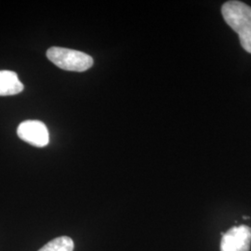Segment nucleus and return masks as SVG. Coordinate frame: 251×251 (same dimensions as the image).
I'll use <instances>...</instances> for the list:
<instances>
[{
    "instance_id": "1",
    "label": "nucleus",
    "mask_w": 251,
    "mask_h": 251,
    "mask_svg": "<svg viewBox=\"0 0 251 251\" xmlns=\"http://www.w3.org/2000/svg\"><path fill=\"white\" fill-rule=\"evenodd\" d=\"M222 14L238 34L243 49L251 53V7L241 1H227L222 7Z\"/></svg>"
},
{
    "instance_id": "2",
    "label": "nucleus",
    "mask_w": 251,
    "mask_h": 251,
    "mask_svg": "<svg viewBox=\"0 0 251 251\" xmlns=\"http://www.w3.org/2000/svg\"><path fill=\"white\" fill-rule=\"evenodd\" d=\"M47 57L56 66L66 71L84 72L93 65L90 55L66 48L52 47L48 50Z\"/></svg>"
},
{
    "instance_id": "3",
    "label": "nucleus",
    "mask_w": 251,
    "mask_h": 251,
    "mask_svg": "<svg viewBox=\"0 0 251 251\" xmlns=\"http://www.w3.org/2000/svg\"><path fill=\"white\" fill-rule=\"evenodd\" d=\"M21 140L36 147H45L50 143V133L45 124L38 120H26L17 128Z\"/></svg>"
},
{
    "instance_id": "4",
    "label": "nucleus",
    "mask_w": 251,
    "mask_h": 251,
    "mask_svg": "<svg viewBox=\"0 0 251 251\" xmlns=\"http://www.w3.org/2000/svg\"><path fill=\"white\" fill-rule=\"evenodd\" d=\"M251 245V227L247 225L235 226L224 233L221 251H249Z\"/></svg>"
},
{
    "instance_id": "5",
    "label": "nucleus",
    "mask_w": 251,
    "mask_h": 251,
    "mask_svg": "<svg viewBox=\"0 0 251 251\" xmlns=\"http://www.w3.org/2000/svg\"><path fill=\"white\" fill-rule=\"evenodd\" d=\"M24 84L20 81L16 73L9 70L0 71V96H11L21 93Z\"/></svg>"
},
{
    "instance_id": "6",
    "label": "nucleus",
    "mask_w": 251,
    "mask_h": 251,
    "mask_svg": "<svg viewBox=\"0 0 251 251\" xmlns=\"http://www.w3.org/2000/svg\"><path fill=\"white\" fill-rule=\"evenodd\" d=\"M74 241L69 236H60L47 243L38 251H73Z\"/></svg>"
}]
</instances>
